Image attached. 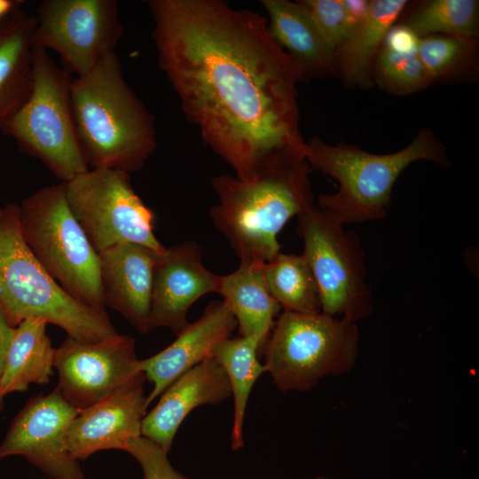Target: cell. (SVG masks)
I'll list each match as a JSON object with an SVG mask.
<instances>
[{
  "mask_svg": "<svg viewBox=\"0 0 479 479\" xmlns=\"http://www.w3.org/2000/svg\"><path fill=\"white\" fill-rule=\"evenodd\" d=\"M158 65L186 119L240 179L305 161L297 64L267 20L223 0H151Z\"/></svg>",
  "mask_w": 479,
  "mask_h": 479,
  "instance_id": "obj_1",
  "label": "cell"
},
{
  "mask_svg": "<svg viewBox=\"0 0 479 479\" xmlns=\"http://www.w3.org/2000/svg\"><path fill=\"white\" fill-rule=\"evenodd\" d=\"M71 104L89 169L109 168L131 174L154 153L153 116L125 81L115 52L72 80Z\"/></svg>",
  "mask_w": 479,
  "mask_h": 479,
  "instance_id": "obj_2",
  "label": "cell"
},
{
  "mask_svg": "<svg viewBox=\"0 0 479 479\" xmlns=\"http://www.w3.org/2000/svg\"><path fill=\"white\" fill-rule=\"evenodd\" d=\"M312 171L302 161L249 179L212 178L218 202L210 217L240 261L265 263L280 252L278 234L313 206Z\"/></svg>",
  "mask_w": 479,
  "mask_h": 479,
  "instance_id": "obj_3",
  "label": "cell"
},
{
  "mask_svg": "<svg viewBox=\"0 0 479 479\" xmlns=\"http://www.w3.org/2000/svg\"><path fill=\"white\" fill-rule=\"evenodd\" d=\"M305 160L313 170L338 182L335 192L319 195L318 208L343 225L384 218L394 184L410 164L429 161L449 165L445 146L427 128L405 147L386 154L368 153L342 142L330 145L315 137L306 142Z\"/></svg>",
  "mask_w": 479,
  "mask_h": 479,
  "instance_id": "obj_4",
  "label": "cell"
},
{
  "mask_svg": "<svg viewBox=\"0 0 479 479\" xmlns=\"http://www.w3.org/2000/svg\"><path fill=\"white\" fill-rule=\"evenodd\" d=\"M0 310L13 327L37 318L81 342L118 334L106 311L78 302L43 270L22 237L19 205L12 203L0 208Z\"/></svg>",
  "mask_w": 479,
  "mask_h": 479,
  "instance_id": "obj_5",
  "label": "cell"
},
{
  "mask_svg": "<svg viewBox=\"0 0 479 479\" xmlns=\"http://www.w3.org/2000/svg\"><path fill=\"white\" fill-rule=\"evenodd\" d=\"M22 237L43 270L69 295L106 311L99 257L73 215L65 183L43 187L19 205Z\"/></svg>",
  "mask_w": 479,
  "mask_h": 479,
  "instance_id": "obj_6",
  "label": "cell"
},
{
  "mask_svg": "<svg viewBox=\"0 0 479 479\" xmlns=\"http://www.w3.org/2000/svg\"><path fill=\"white\" fill-rule=\"evenodd\" d=\"M72 80L47 51L34 46L28 96L1 131L63 183L89 169L75 128Z\"/></svg>",
  "mask_w": 479,
  "mask_h": 479,
  "instance_id": "obj_7",
  "label": "cell"
},
{
  "mask_svg": "<svg viewBox=\"0 0 479 479\" xmlns=\"http://www.w3.org/2000/svg\"><path fill=\"white\" fill-rule=\"evenodd\" d=\"M358 342L356 322L284 310L262 351L263 365L279 390H310L321 378L354 367Z\"/></svg>",
  "mask_w": 479,
  "mask_h": 479,
  "instance_id": "obj_8",
  "label": "cell"
},
{
  "mask_svg": "<svg viewBox=\"0 0 479 479\" xmlns=\"http://www.w3.org/2000/svg\"><path fill=\"white\" fill-rule=\"evenodd\" d=\"M296 232L319 288L321 312L353 322L368 318L373 304L357 235L314 205L297 216Z\"/></svg>",
  "mask_w": 479,
  "mask_h": 479,
  "instance_id": "obj_9",
  "label": "cell"
},
{
  "mask_svg": "<svg viewBox=\"0 0 479 479\" xmlns=\"http://www.w3.org/2000/svg\"><path fill=\"white\" fill-rule=\"evenodd\" d=\"M65 192L73 215L98 253L122 243L164 252L154 234L155 215L135 192L130 173L89 169L66 182Z\"/></svg>",
  "mask_w": 479,
  "mask_h": 479,
  "instance_id": "obj_10",
  "label": "cell"
},
{
  "mask_svg": "<svg viewBox=\"0 0 479 479\" xmlns=\"http://www.w3.org/2000/svg\"><path fill=\"white\" fill-rule=\"evenodd\" d=\"M35 17L33 45L55 51L75 77L114 52L123 34L115 0H43Z\"/></svg>",
  "mask_w": 479,
  "mask_h": 479,
  "instance_id": "obj_11",
  "label": "cell"
},
{
  "mask_svg": "<svg viewBox=\"0 0 479 479\" xmlns=\"http://www.w3.org/2000/svg\"><path fill=\"white\" fill-rule=\"evenodd\" d=\"M54 368L59 377L56 388L79 411L145 381L135 339L119 334L93 342L67 336L55 349Z\"/></svg>",
  "mask_w": 479,
  "mask_h": 479,
  "instance_id": "obj_12",
  "label": "cell"
},
{
  "mask_svg": "<svg viewBox=\"0 0 479 479\" xmlns=\"http://www.w3.org/2000/svg\"><path fill=\"white\" fill-rule=\"evenodd\" d=\"M79 410L55 388L31 397L10 423L0 444V460L22 456L51 479H83L66 446V432Z\"/></svg>",
  "mask_w": 479,
  "mask_h": 479,
  "instance_id": "obj_13",
  "label": "cell"
},
{
  "mask_svg": "<svg viewBox=\"0 0 479 479\" xmlns=\"http://www.w3.org/2000/svg\"><path fill=\"white\" fill-rule=\"evenodd\" d=\"M222 276L208 271L201 250L193 241L166 247L153 273L150 331L168 327L178 334L187 325L192 303L208 293L220 291Z\"/></svg>",
  "mask_w": 479,
  "mask_h": 479,
  "instance_id": "obj_14",
  "label": "cell"
},
{
  "mask_svg": "<svg viewBox=\"0 0 479 479\" xmlns=\"http://www.w3.org/2000/svg\"><path fill=\"white\" fill-rule=\"evenodd\" d=\"M144 382L123 387L82 409L66 432V446L78 461L104 450L124 451L129 441L141 436L146 397Z\"/></svg>",
  "mask_w": 479,
  "mask_h": 479,
  "instance_id": "obj_15",
  "label": "cell"
},
{
  "mask_svg": "<svg viewBox=\"0 0 479 479\" xmlns=\"http://www.w3.org/2000/svg\"><path fill=\"white\" fill-rule=\"evenodd\" d=\"M161 254L139 244L122 243L98 253L104 303L138 333L150 332L153 273Z\"/></svg>",
  "mask_w": 479,
  "mask_h": 479,
  "instance_id": "obj_16",
  "label": "cell"
},
{
  "mask_svg": "<svg viewBox=\"0 0 479 479\" xmlns=\"http://www.w3.org/2000/svg\"><path fill=\"white\" fill-rule=\"evenodd\" d=\"M236 319L224 301H214L202 316L188 324L176 340L160 352L140 360L141 370L153 384L148 405L183 373L211 357L214 349L230 338Z\"/></svg>",
  "mask_w": 479,
  "mask_h": 479,
  "instance_id": "obj_17",
  "label": "cell"
},
{
  "mask_svg": "<svg viewBox=\"0 0 479 479\" xmlns=\"http://www.w3.org/2000/svg\"><path fill=\"white\" fill-rule=\"evenodd\" d=\"M231 396L224 368L212 357H207L162 392L159 402L142 420L141 436L169 453L178 428L194 408L218 404Z\"/></svg>",
  "mask_w": 479,
  "mask_h": 479,
  "instance_id": "obj_18",
  "label": "cell"
},
{
  "mask_svg": "<svg viewBox=\"0 0 479 479\" xmlns=\"http://www.w3.org/2000/svg\"><path fill=\"white\" fill-rule=\"evenodd\" d=\"M268 29L276 43L297 64L302 82L338 76L336 51L319 32L301 0H262Z\"/></svg>",
  "mask_w": 479,
  "mask_h": 479,
  "instance_id": "obj_19",
  "label": "cell"
},
{
  "mask_svg": "<svg viewBox=\"0 0 479 479\" xmlns=\"http://www.w3.org/2000/svg\"><path fill=\"white\" fill-rule=\"evenodd\" d=\"M35 24L20 8L0 20V133L30 90Z\"/></svg>",
  "mask_w": 479,
  "mask_h": 479,
  "instance_id": "obj_20",
  "label": "cell"
},
{
  "mask_svg": "<svg viewBox=\"0 0 479 479\" xmlns=\"http://www.w3.org/2000/svg\"><path fill=\"white\" fill-rule=\"evenodd\" d=\"M409 2L371 0L365 18L337 50L338 76L347 87L368 89L373 85V67L383 40L399 20Z\"/></svg>",
  "mask_w": 479,
  "mask_h": 479,
  "instance_id": "obj_21",
  "label": "cell"
},
{
  "mask_svg": "<svg viewBox=\"0 0 479 479\" xmlns=\"http://www.w3.org/2000/svg\"><path fill=\"white\" fill-rule=\"evenodd\" d=\"M263 263L240 261L234 271L222 276L219 291L236 319L240 335L257 339L261 351L281 309L268 289Z\"/></svg>",
  "mask_w": 479,
  "mask_h": 479,
  "instance_id": "obj_22",
  "label": "cell"
},
{
  "mask_svg": "<svg viewBox=\"0 0 479 479\" xmlns=\"http://www.w3.org/2000/svg\"><path fill=\"white\" fill-rule=\"evenodd\" d=\"M47 325L43 319L30 318L15 326L2 379L4 397L27 391L30 384L49 383L56 349L47 334Z\"/></svg>",
  "mask_w": 479,
  "mask_h": 479,
  "instance_id": "obj_23",
  "label": "cell"
},
{
  "mask_svg": "<svg viewBox=\"0 0 479 479\" xmlns=\"http://www.w3.org/2000/svg\"><path fill=\"white\" fill-rule=\"evenodd\" d=\"M261 345L255 337L238 336L219 343L211 357L226 373L233 397V421L231 435L232 450L243 447V424L247 404L256 380L266 372L258 360Z\"/></svg>",
  "mask_w": 479,
  "mask_h": 479,
  "instance_id": "obj_24",
  "label": "cell"
},
{
  "mask_svg": "<svg viewBox=\"0 0 479 479\" xmlns=\"http://www.w3.org/2000/svg\"><path fill=\"white\" fill-rule=\"evenodd\" d=\"M262 270L270 293L284 310L321 312L319 288L302 255L279 252L263 263Z\"/></svg>",
  "mask_w": 479,
  "mask_h": 479,
  "instance_id": "obj_25",
  "label": "cell"
},
{
  "mask_svg": "<svg viewBox=\"0 0 479 479\" xmlns=\"http://www.w3.org/2000/svg\"><path fill=\"white\" fill-rule=\"evenodd\" d=\"M418 55L432 83L475 82L479 70L476 37L433 35L420 37Z\"/></svg>",
  "mask_w": 479,
  "mask_h": 479,
  "instance_id": "obj_26",
  "label": "cell"
},
{
  "mask_svg": "<svg viewBox=\"0 0 479 479\" xmlns=\"http://www.w3.org/2000/svg\"><path fill=\"white\" fill-rule=\"evenodd\" d=\"M418 38L433 35L478 37L477 0H425L408 4L399 20Z\"/></svg>",
  "mask_w": 479,
  "mask_h": 479,
  "instance_id": "obj_27",
  "label": "cell"
},
{
  "mask_svg": "<svg viewBox=\"0 0 479 479\" xmlns=\"http://www.w3.org/2000/svg\"><path fill=\"white\" fill-rule=\"evenodd\" d=\"M373 84L397 96L418 92L432 81L417 51L393 50L381 44L373 67Z\"/></svg>",
  "mask_w": 479,
  "mask_h": 479,
  "instance_id": "obj_28",
  "label": "cell"
},
{
  "mask_svg": "<svg viewBox=\"0 0 479 479\" xmlns=\"http://www.w3.org/2000/svg\"><path fill=\"white\" fill-rule=\"evenodd\" d=\"M329 45L336 51L350 33L342 0H301Z\"/></svg>",
  "mask_w": 479,
  "mask_h": 479,
  "instance_id": "obj_29",
  "label": "cell"
},
{
  "mask_svg": "<svg viewBox=\"0 0 479 479\" xmlns=\"http://www.w3.org/2000/svg\"><path fill=\"white\" fill-rule=\"evenodd\" d=\"M125 452L141 467L143 479H188L170 464L168 453L142 436L128 442Z\"/></svg>",
  "mask_w": 479,
  "mask_h": 479,
  "instance_id": "obj_30",
  "label": "cell"
},
{
  "mask_svg": "<svg viewBox=\"0 0 479 479\" xmlns=\"http://www.w3.org/2000/svg\"><path fill=\"white\" fill-rule=\"evenodd\" d=\"M14 328L15 327L12 326L9 324V322L0 310V412L4 408V398L1 390L2 379L4 370L7 349L12 340Z\"/></svg>",
  "mask_w": 479,
  "mask_h": 479,
  "instance_id": "obj_31",
  "label": "cell"
},
{
  "mask_svg": "<svg viewBox=\"0 0 479 479\" xmlns=\"http://www.w3.org/2000/svg\"><path fill=\"white\" fill-rule=\"evenodd\" d=\"M370 1L371 0H342L350 27V33L367 15L370 8Z\"/></svg>",
  "mask_w": 479,
  "mask_h": 479,
  "instance_id": "obj_32",
  "label": "cell"
},
{
  "mask_svg": "<svg viewBox=\"0 0 479 479\" xmlns=\"http://www.w3.org/2000/svg\"><path fill=\"white\" fill-rule=\"evenodd\" d=\"M21 1L0 0V20L19 8Z\"/></svg>",
  "mask_w": 479,
  "mask_h": 479,
  "instance_id": "obj_33",
  "label": "cell"
},
{
  "mask_svg": "<svg viewBox=\"0 0 479 479\" xmlns=\"http://www.w3.org/2000/svg\"><path fill=\"white\" fill-rule=\"evenodd\" d=\"M316 479H326V478H323V477H318V478H316Z\"/></svg>",
  "mask_w": 479,
  "mask_h": 479,
  "instance_id": "obj_34",
  "label": "cell"
}]
</instances>
